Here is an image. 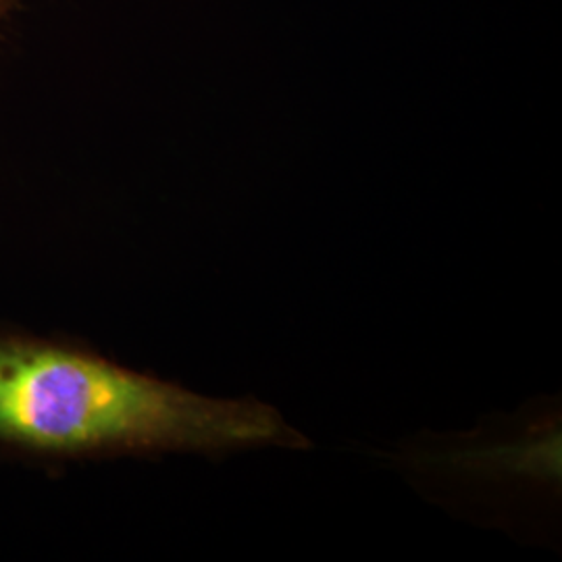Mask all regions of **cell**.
Returning <instances> with one entry per match:
<instances>
[{
    "label": "cell",
    "instance_id": "cell-1",
    "mask_svg": "<svg viewBox=\"0 0 562 562\" xmlns=\"http://www.w3.org/2000/svg\"><path fill=\"white\" fill-rule=\"evenodd\" d=\"M308 442L261 402L215 401L67 341L0 329V448L36 459Z\"/></svg>",
    "mask_w": 562,
    "mask_h": 562
}]
</instances>
